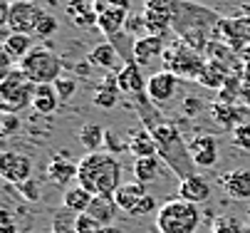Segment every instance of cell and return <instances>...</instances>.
<instances>
[{
  "mask_svg": "<svg viewBox=\"0 0 250 233\" xmlns=\"http://www.w3.org/2000/svg\"><path fill=\"white\" fill-rule=\"evenodd\" d=\"M218 20L221 18L216 13L203 5L186 3V0L173 3V30L178 32V40H184L198 52H206L208 42L216 35Z\"/></svg>",
  "mask_w": 250,
  "mask_h": 233,
  "instance_id": "1",
  "label": "cell"
},
{
  "mask_svg": "<svg viewBox=\"0 0 250 233\" xmlns=\"http://www.w3.org/2000/svg\"><path fill=\"white\" fill-rule=\"evenodd\" d=\"M122 161L109 151H92L80 161L77 184L92 196H114L122 186Z\"/></svg>",
  "mask_w": 250,
  "mask_h": 233,
  "instance_id": "2",
  "label": "cell"
},
{
  "mask_svg": "<svg viewBox=\"0 0 250 233\" xmlns=\"http://www.w3.org/2000/svg\"><path fill=\"white\" fill-rule=\"evenodd\" d=\"M151 134L156 139V147H159V156L164 159V164L173 174H178V179H188L196 171V164L191 159V151H188V144L184 142L181 131H178L176 124L171 122H161L151 129Z\"/></svg>",
  "mask_w": 250,
  "mask_h": 233,
  "instance_id": "3",
  "label": "cell"
},
{
  "mask_svg": "<svg viewBox=\"0 0 250 233\" xmlns=\"http://www.w3.org/2000/svg\"><path fill=\"white\" fill-rule=\"evenodd\" d=\"M201 209L184 198H171L156 211L159 233H196L201 226Z\"/></svg>",
  "mask_w": 250,
  "mask_h": 233,
  "instance_id": "4",
  "label": "cell"
},
{
  "mask_svg": "<svg viewBox=\"0 0 250 233\" xmlns=\"http://www.w3.org/2000/svg\"><path fill=\"white\" fill-rule=\"evenodd\" d=\"M206 60H208L206 52L193 50L184 40L168 45L164 50V57H161L164 70H171L178 80H191V82H198L201 80V72L206 67Z\"/></svg>",
  "mask_w": 250,
  "mask_h": 233,
  "instance_id": "5",
  "label": "cell"
},
{
  "mask_svg": "<svg viewBox=\"0 0 250 233\" xmlns=\"http://www.w3.org/2000/svg\"><path fill=\"white\" fill-rule=\"evenodd\" d=\"M35 82L18 67L10 70L3 80H0V109L5 114H18L20 109L32 107V97H35Z\"/></svg>",
  "mask_w": 250,
  "mask_h": 233,
  "instance_id": "6",
  "label": "cell"
},
{
  "mask_svg": "<svg viewBox=\"0 0 250 233\" xmlns=\"http://www.w3.org/2000/svg\"><path fill=\"white\" fill-rule=\"evenodd\" d=\"M18 67L30 77L35 85H55L62 77V60L47 47H32L20 62Z\"/></svg>",
  "mask_w": 250,
  "mask_h": 233,
  "instance_id": "7",
  "label": "cell"
},
{
  "mask_svg": "<svg viewBox=\"0 0 250 233\" xmlns=\"http://www.w3.org/2000/svg\"><path fill=\"white\" fill-rule=\"evenodd\" d=\"M47 13L35 3V0H10L8 10V27L13 32H25V35H35L40 20Z\"/></svg>",
  "mask_w": 250,
  "mask_h": 233,
  "instance_id": "8",
  "label": "cell"
},
{
  "mask_svg": "<svg viewBox=\"0 0 250 233\" xmlns=\"http://www.w3.org/2000/svg\"><path fill=\"white\" fill-rule=\"evenodd\" d=\"M226 45H230L235 52L243 55L245 47H250V15H238V18H221L216 25V35Z\"/></svg>",
  "mask_w": 250,
  "mask_h": 233,
  "instance_id": "9",
  "label": "cell"
},
{
  "mask_svg": "<svg viewBox=\"0 0 250 233\" xmlns=\"http://www.w3.org/2000/svg\"><path fill=\"white\" fill-rule=\"evenodd\" d=\"M0 176L13 186H20L22 181L32 179V159L20 151H3L0 154Z\"/></svg>",
  "mask_w": 250,
  "mask_h": 233,
  "instance_id": "10",
  "label": "cell"
},
{
  "mask_svg": "<svg viewBox=\"0 0 250 233\" xmlns=\"http://www.w3.org/2000/svg\"><path fill=\"white\" fill-rule=\"evenodd\" d=\"M191 159L196 164V169H213L221 159V144L218 137L213 134H198L191 144H188Z\"/></svg>",
  "mask_w": 250,
  "mask_h": 233,
  "instance_id": "11",
  "label": "cell"
},
{
  "mask_svg": "<svg viewBox=\"0 0 250 233\" xmlns=\"http://www.w3.org/2000/svg\"><path fill=\"white\" fill-rule=\"evenodd\" d=\"M178 89V77L171 72V70H159L154 72L149 80H146V97L159 107V105H166L168 99H173Z\"/></svg>",
  "mask_w": 250,
  "mask_h": 233,
  "instance_id": "12",
  "label": "cell"
},
{
  "mask_svg": "<svg viewBox=\"0 0 250 233\" xmlns=\"http://www.w3.org/2000/svg\"><path fill=\"white\" fill-rule=\"evenodd\" d=\"M164 50H166L164 38H159V35H141L131 45V60L139 64V67H146V64H151V62L164 57Z\"/></svg>",
  "mask_w": 250,
  "mask_h": 233,
  "instance_id": "13",
  "label": "cell"
},
{
  "mask_svg": "<svg viewBox=\"0 0 250 233\" xmlns=\"http://www.w3.org/2000/svg\"><path fill=\"white\" fill-rule=\"evenodd\" d=\"M206 57L213 60V62H218V64H223V67H226L230 75H240V72H243L245 57H243L240 52H235L230 45H226L223 40H218V38H213V40L208 42Z\"/></svg>",
  "mask_w": 250,
  "mask_h": 233,
  "instance_id": "14",
  "label": "cell"
},
{
  "mask_svg": "<svg viewBox=\"0 0 250 233\" xmlns=\"http://www.w3.org/2000/svg\"><path fill=\"white\" fill-rule=\"evenodd\" d=\"M126 149H129V154L134 159H146V156H156L159 154V147H156V139L151 134V129H146L144 124L129 129V134H126Z\"/></svg>",
  "mask_w": 250,
  "mask_h": 233,
  "instance_id": "15",
  "label": "cell"
},
{
  "mask_svg": "<svg viewBox=\"0 0 250 233\" xmlns=\"http://www.w3.org/2000/svg\"><path fill=\"white\" fill-rule=\"evenodd\" d=\"M208 112H210V119L216 122L223 131H235L240 124H245V112L243 107L238 105H223V102H210L208 105Z\"/></svg>",
  "mask_w": 250,
  "mask_h": 233,
  "instance_id": "16",
  "label": "cell"
},
{
  "mask_svg": "<svg viewBox=\"0 0 250 233\" xmlns=\"http://www.w3.org/2000/svg\"><path fill=\"white\" fill-rule=\"evenodd\" d=\"M117 82H119V92H126L134 99L141 97V94H146V80H144L141 67L134 60H126L122 64V70L117 72Z\"/></svg>",
  "mask_w": 250,
  "mask_h": 233,
  "instance_id": "17",
  "label": "cell"
},
{
  "mask_svg": "<svg viewBox=\"0 0 250 233\" xmlns=\"http://www.w3.org/2000/svg\"><path fill=\"white\" fill-rule=\"evenodd\" d=\"M213 189H210V181L201 174H193L188 179H181V184H178V198H184V201H191L196 206L206 204L210 198Z\"/></svg>",
  "mask_w": 250,
  "mask_h": 233,
  "instance_id": "18",
  "label": "cell"
},
{
  "mask_svg": "<svg viewBox=\"0 0 250 233\" xmlns=\"http://www.w3.org/2000/svg\"><path fill=\"white\" fill-rule=\"evenodd\" d=\"M221 186L235 201H248L250 198V169H233L228 174H221Z\"/></svg>",
  "mask_w": 250,
  "mask_h": 233,
  "instance_id": "19",
  "label": "cell"
},
{
  "mask_svg": "<svg viewBox=\"0 0 250 233\" xmlns=\"http://www.w3.org/2000/svg\"><path fill=\"white\" fill-rule=\"evenodd\" d=\"M77 171H80V164L69 161L64 154H57L50 159L47 164V179L57 186H69L75 179H77Z\"/></svg>",
  "mask_w": 250,
  "mask_h": 233,
  "instance_id": "20",
  "label": "cell"
},
{
  "mask_svg": "<svg viewBox=\"0 0 250 233\" xmlns=\"http://www.w3.org/2000/svg\"><path fill=\"white\" fill-rule=\"evenodd\" d=\"M173 3H176V0H173ZM144 18H146L149 35L166 38L168 32L173 30V5L171 8H146Z\"/></svg>",
  "mask_w": 250,
  "mask_h": 233,
  "instance_id": "21",
  "label": "cell"
},
{
  "mask_svg": "<svg viewBox=\"0 0 250 233\" xmlns=\"http://www.w3.org/2000/svg\"><path fill=\"white\" fill-rule=\"evenodd\" d=\"M126 20H129V10L109 5L104 13H99L97 27H99V30L104 32V35L109 38V40H114V38H117V32H122V30H124Z\"/></svg>",
  "mask_w": 250,
  "mask_h": 233,
  "instance_id": "22",
  "label": "cell"
},
{
  "mask_svg": "<svg viewBox=\"0 0 250 233\" xmlns=\"http://www.w3.org/2000/svg\"><path fill=\"white\" fill-rule=\"evenodd\" d=\"M146 193H149V191H146V184H141V181H126V184H122V186L117 189L114 201H117L119 211L129 213V211H131V209H134Z\"/></svg>",
  "mask_w": 250,
  "mask_h": 233,
  "instance_id": "23",
  "label": "cell"
},
{
  "mask_svg": "<svg viewBox=\"0 0 250 233\" xmlns=\"http://www.w3.org/2000/svg\"><path fill=\"white\" fill-rule=\"evenodd\" d=\"M67 15L72 18V22L77 27H84V30L97 27V20H99L94 5L87 3V0H69V3H67Z\"/></svg>",
  "mask_w": 250,
  "mask_h": 233,
  "instance_id": "24",
  "label": "cell"
},
{
  "mask_svg": "<svg viewBox=\"0 0 250 233\" xmlns=\"http://www.w3.org/2000/svg\"><path fill=\"white\" fill-rule=\"evenodd\" d=\"M131 171L136 176V181L141 184H154L161 171H164V159L161 156H146V159H134V166H131Z\"/></svg>",
  "mask_w": 250,
  "mask_h": 233,
  "instance_id": "25",
  "label": "cell"
},
{
  "mask_svg": "<svg viewBox=\"0 0 250 233\" xmlns=\"http://www.w3.org/2000/svg\"><path fill=\"white\" fill-rule=\"evenodd\" d=\"M117 211H119V206H117V201H114V196H94L92 204H89V209H87L84 213H89V216H92L94 221H99L102 226H112Z\"/></svg>",
  "mask_w": 250,
  "mask_h": 233,
  "instance_id": "26",
  "label": "cell"
},
{
  "mask_svg": "<svg viewBox=\"0 0 250 233\" xmlns=\"http://www.w3.org/2000/svg\"><path fill=\"white\" fill-rule=\"evenodd\" d=\"M32 47H35L32 45V35H25V32H8L5 40H3V52L13 62H20Z\"/></svg>",
  "mask_w": 250,
  "mask_h": 233,
  "instance_id": "27",
  "label": "cell"
},
{
  "mask_svg": "<svg viewBox=\"0 0 250 233\" xmlns=\"http://www.w3.org/2000/svg\"><path fill=\"white\" fill-rule=\"evenodd\" d=\"M92 198H94V196H92L84 186L75 184V186H69V189L64 191V196H62V209L72 211V213H84V211L89 209V204H92Z\"/></svg>",
  "mask_w": 250,
  "mask_h": 233,
  "instance_id": "28",
  "label": "cell"
},
{
  "mask_svg": "<svg viewBox=\"0 0 250 233\" xmlns=\"http://www.w3.org/2000/svg\"><path fill=\"white\" fill-rule=\"evenodd\" d=\"M60 105V94L55 89V85H38L35 87V97H32V109L40 114H52Z\"/></svg>",
  "mask_w": 250,
  "mask_h": 233,
  "instance_id": "29",
  "label": "cell"
},
{
  "mask_svg": "<svg viewBox=\"0 0 250 233\" xmlns=\"http://www.w3.org/2000/svg\"><path fill=\"white\" fill-rule=\"evenodd\" d=\"M77 139H80V144H82L84 149H89V154H92V151H99V149H104L106 127H102V124H84V127H80V131H77Z\"/></svg>",
  "mask_w": 250,
  "mask_h": 233,
  "instance_id": "30",
  "label": "cell"
},
{
  "mask_svg": "<svg viewBox=\"0 0 250 233\" xmlns=\"http://www.w3.org/2000/svg\"><path fill=\"white\" fill-rule=\"evenodd\" d=\"M228 77H230V72L223 67V64L213 62V60H206V67H203V72H201L198 85H203V87H208V89H223V85H226Z\"/></svg>",
  "mask_w": 250,
  "mask_h": 233,
  "instance_id": "31",
  "label": "cell"
},
{
  "mask_svg": "<svg viewBox=\"0 0 250 233\" xmlns=\"http://www.w3.org/2000/svg\"><path fill=\"white\" fill-rule=\"evenodd\" d=\"M89 62L94 64V67H102V70H114L117 67V47L112 40H106V42H99L94 45V50L89 52Z\"/></svg>",
  "mask_w": 250,
  "mask_h": 233,
  "instance_id": "32",
  "label": "cell"
},
{
  "mask_svg": "<svg viewBox=\"0 0 250 233\" xmlns=\"http://www.w3.org/2000/svg\"><path fill=\"white\" fill-rule=\"evenodd\" d=\"M94 107L99 109H114L117 102H119V89L117 87H106V85H99V89L94 92Z\"/></svg>",
  "mask_w": 250,
  "mask_h": 233,
  "instance_id": "33",
  "label": "cell"
},
{
  "mask_svg": "<svg viewBox=\"0 0 250 233\" xmlns=\"http://www.w3.org/2000/svg\"><path fill=\"white\" fill-rule=\"evenodd\" d=\"M75 221H77V213L62 209V211L55 213V218H52V233H77Z\"/></svg>",
  "mask_w": 250,
  "mask_h": 233,
  "instance_id": "34",
  "label": "cell"
},
{
  "mask_svg": "<svg viewBox=\"0 0 250 233\" xmlns=\"http://www.w3.org/2000/svg\"><path fill=\"white\" fill-rule=\"evenodd\" d=\"M18 193L25 198L27 204H38L40 198H42V186H40V181L27 179V181H22V184L18 186Z\"/></svg>",
  "mask_w": 250,
  "mask_h": 233,
  "instance_id": "35",
  "label": "cell"
},
{
  "mask_svg": "<svg viewBox=\"0 0 250 233\" xmlns=\"http://www.w3.org/2000/svg\"><path fill=\"white\" fill-rule=\"evenodd\" d=\"M159 211V201L151 196V193H146L144 198H141V201L129 211V216H134V218H144V216H149V213H156Z\"/></svg>",
  "mask_w": 250,
  "mask_h": 233,
  "instance_id": "36",
  "label": "cell"
},
{
  "mask_svg": "<svg viewBox=\"0 0 250 233\" xmlns=\"http://www.w3.org/2000/svg\"><path fill=\"white\" fill-rule=\"evenodd\" d=\"M77 80H72V77H60L57 82H55V89H57V94H60V102H67V99H72L75 94H77Z\"/></svg>",
  "mask_w": 250,
  "mask_h": 233,
  "instance_id": "37",
  "label": "cell"
},
{
  "mask_svg": "<svg viewBox=\"0 0 250 233\" xmlns=\"http://www.w3.org/2000/svg\"><path fill=\"white\" fill-rule=\"evenodd\" d=\"M213 233H243V223L233 216H221L213 221Z\"/></svg>",
  "mask_w": 250,
  "mask_h": 233,
  "instance_id": "38",
  "label": "cell"
},
{
  "mask_svg": "<svg viewBox=\"0 0 250 233\" xmlns=\"http://www.w3.org/2000/svg\"><path fill=\"white\" fill-rule=\"evenodd\" d=\"M75 228H77V233H102L104 226H102L99 221H94L89 213H77Z\"/></svg>",
  "mask_w": 250,
  "mask_h": 233,
  "instance_id": "39",
  "label": "cell"
},
{
  "mask_svg": "<svg viewBox=\"0 0 250 233\" xmlns=\"http://www.w3.org/2000/svg\"><path fill=\"white\" fill-rule=\"evenodd\" d=\"M57 18L55 15H45L42 20H40V25H38V30H35V35H38V38H52L55 35V32H57Z\"/></svg>",
  "mask_w": 250,
  "mask_h": 233,
  "instance_id": "40",
  "label": "cell"
},
{
  "mask_svg": "<svg viewBox=\"0 0 250 233\" xmlns=\"http://www.w3.org/2000/svg\"><path fill=\"white\" fill-rule=\"evenodd\" d=\"M233 144L243 151H250V124H240L235 131H233Z\"/></svg>",
  "mask_w": 250,
  "mask_h": 233,
  "instance_id": "41",
  "label": "cell"
},
{
  "mask_svg": "<svg viewBox=\"0 0 250 233\" xmlns=\"http://www.w3.org/2000/svg\"><path fill=\"white\" fill-rule=\"evenodd\" d=\"M104 149H109V154H117V151H129L126 149V142L117 139L114 129H106V139H104Z\"/></svg>",
  "mask_w": 250,
  "mask_h": 233,
  "instance_id": "42",
  "label": "cell"
},
{
  "mask_svg": "<svg viewBox=\"0 0 250 233\" xmlns=\"http://www.w3.org/2000/svg\"><path fill=\"white\" fill-rule=\"evenodd\" d=\"M20 114H5L3 112V134L5 137H13V134H18L20 131Z\"/></svg>",
  "mask_w": 250,
  "mask_h": 233,
  "instance_id": "43",
  "label": "cell"
},
{
  "mask_svg": "<svg viewBox=\"0 0 250 233\" xmlns=\"http://www.w3.org/2000/svg\"><path fill=\"white\" fill-rule=\"evenodd\" d=\"M203 107H206V102H203V99H198V97H186V99H184V112H186V117H196L198 112H203Z\"/></svg>",
  "mask_w": 250,
  "mask_h": 233,
  "instance_id": "44",
  "label": "cell"
},
{
  "mask_svg": "<svg viewBox=\"0 0 250 233\" xmlns=\"http://www.w3.org/2000/svg\"><path fill=\"white\" fill-rule=\"evenodd\" d=\"M124 30H126V32H134V35H136V32H146V35H149L146 18H144V15H141V18H129L126 25H124Z\"/></svg>",
  "mask_w": 250,
  "mask_h": 233,
  "instance_id": "45",
  "label": "cell"
},
{
  "mask_svg": "<svg viewBox=\"0 0 250 233\" xmlns=\"http://www.w3.org/2000/svg\"><path fill=\"white\" fill-rule=\"evenodd\" d=\"M0 233H20V228L13 223V216L8 209L0 211Z\"/></svg>",
  "mask_w": 250,
  "mask_h": 233,
  "instance_id": "46",
  "label": "cell"
},
{
  "mask_svg": "<svg viewBox=\"0 0 250 233\" xmlns=\"http://www.w3.org/2000/svg\"><path fill=\"white\" fill-rule=\"evenodd\" d=\"M240 80H243V85H245V87H250V60H245V62H243V72H240Z\"/></svg>",
  "mask_w": 250,
  "mask_h": 233,
  "instance_id": "47",
  "label": "cell"
},
{
  "mask_svg": "<svg viewBox=\"0 0 250 233\" xmlns=\"http://www.w3.org/2000/svg\"><path fill=\"white\" fill-rule=\"evenodd\" d=\"M173 0H146V8H171Z\"/></svg>",
  "mask_w": 250,
  "mask_h": 233,
  "instance_id": "48",
  "label": "cell"
},
{
  "mask_svg": "<svg viewBox=\"0 0 250 233\" xmlns=\"http://www.w3.org/2000/svg\"><path fill=\"white\" fill-rule=\"evenodd\" d=\"M240 105L245 109H250V87H245V85H243V94H240Z\"/></svg>",
  "mask_w": 250,
  "mask_h": 233,
  "instance_id": "49",
  "label": "cell"
},
{
  "mask_svg": "<svg viewBox=\"0 0 250 233\" xmlns=\"http://www.w3.org/2000/svg\"><path fill=\"white\" fill-rule=\"evenodd\" d=\"M109 5H114V8H124V10H129V0H106Z\"/></svg>",
  "mask_w": 250,
  "mask_h": 233,
  "instance_id": "50",
  "label": "cell"
},
{
  "mask_svg": "<svg viewBox=\"0 0 250 233\" xmlns=\"http://www.w3.org/2000/svg\"><path fill=\"white\" fill-rule=\"evenodd\" d=\"M102 233H124V231H122L119 226H114V223H112V226H104V228H102Z\"/></svg>",
  "mask_w": 250,
  "mask_h": 233,
  "instance_id": "51",
  "label": "cell"
},
{
  "mask_svg": "<svg viewBox=\"0 0 250 233\" xmlns=\"http://www.w3.org/2000/svg\"><path fill=\"white\" fill-rule=\"evenodd\" d=\"M243 57H245V60H250V47H245V50H243Z\"/></svg>",
  "mask_w": 250,
  "mask_h": 233,
  "instance_id": "52",
  "label": "cell"
},
{
  "mask_svg": "<svg viewBox=\"0 0 250 233\" xmlns=\"http://www.w3.org/2000/svg\"><path fill=\"white\" fill-rule=\"evenodd\" d=\"M243 233H250V223H248V226H243Z\"/></svg>",
  "mask_w": 250,
  "mask_h": 233,
  "instance_id": "53",
  "label": "cell"
},
{
  "mask_svg": "<svg viewBox=\"0 0 250 233\" xmlns=\"http://www.w3.org/2000/svg\"><path fill=\"white\" fill-rule=\"evenodd\" d=\"M245 10H248V15H250V5H245Z\"/></svg>",
  "mask_w": 250,
  "mask_h": 233,
  "instance_id": "54",
  "label": "cell"
}]
</instances>
